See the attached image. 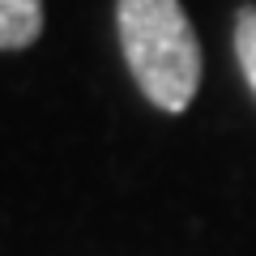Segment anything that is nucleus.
Returning a JSON list of instances; mask_svg holds the SVG:
<instances>
[{
  "mask_svg": "<svg viewBox=\"0 0 256 256\" xmlns=\"http://www.w3.org/2000/svg\"><path fill=\"white\" fill-rule=\"evenodd\" d=\"M128 73L158 111H188L201 86V43L180 0H116Z\"/></svg>",
  "mask_w": 256,
  "mask_h": 256,
  "instance_id": "f257e3e1",
  "label": "nucleus"
},
{
  "mask_svg": "<svg viewBox=\"0 0 256 256\" xmlns=\"http://www.w3.org/2000/svg\"><path fill=\"white\" fill-rule=\"evenodd\" d=\"M43 34V0H0V52L30 47Z\"/></svg>",
  "mask_w": 256,
  "mask_h": 256,
  "instance_id": "f03ea898",
  "label": "nucleus"
},
{
  "mask_svg": "<svg viewBox=\"0 0 256 256\" xmlns=\"http://www.w3.org/2000/svg\"><path fill=\"white\" fill-rule=\"evenodd\" d=\"M235 60L244 82L256 94V9H239L235 13Z\"/></svg>",
  "mask_w": 256,
  "mask_h": 256,
  "instance_id": "7ed1b4c3",
  "label": "nucleus"
}]
</instances>
